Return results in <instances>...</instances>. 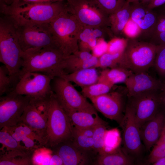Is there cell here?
<instances>
[{"instance_id": "f6af8a7d", "label": "cell", "mask_w": 165, "mask_h": 165, "mask_svg": "<svg viewBox=\"0 0 165 165\" xmlns=\"http://www.w3.org/2000/svg\"><path fill=\"white\" fill-rule=\"evenodd\" d=\"M154 165H165V157L162 158L154 163Z\"/></svg>"}, {"instance_id": "ba28073f", "label": "cell", "mask_w": 165, "mask_h": 165, "mask_svg": "<svg viewBox=\"0 0 165 165\" xmlns=\"http://www.w3.org/2000/svg\"><path fill=\"white\" fill-rule=\"evenodd\" d=\"M68 11L83 26L110 27L109 15L94 0H68Z\"/></svg>"}, {"instance_id": "681fc988", "label": "cell", "mask_w": 165, "mask_h": 165, "mask_svg": "<svg viewBox=\"0 0 165 165\" xmlns=\"http://www.w3.org/2000/svg\"><path fill=\"white\" fill-rule=\"evenodd\" d=\"M162 88L165 89V82L163 84V86Z\"/></svg>"}, {"instance_id": "ac0fdd59", "label": "cell", "mask_w": 165, "mask_h": 165, "mask_svg": "<svg viewBox=\"0 0 165 165\" xmlns=\"http://www.w3.org/2000/svg\"><path fill=\"white\" fill-rule=\"evenodd\" d=\"M158 14L140 1L130 3V19L138 27L141 34L148 37L156 22Z\"/></svg>"}, {"instance_id": "44dd1931", "label": "cell", "mask_w": 165, "mask_h": 165, "mask_svg": "<svg viewBox=\"0 0 165 165\" xmlns=\"http://www.w3.org/2000/svg\"><path fill=\"white\" fill-rule=\"evenodd\" d=\"M98 61V58L90 52L79 50L66 57L64 70L66 75L82 69L97 68Z\"/></svg>"}, {"instance_id": "1f68e13d", "label": "cell", "mask_w": 165, "mask_h": 165, "mask_svg": "<svg viewBox=\"0 0 165 165\" xmlns=\"http://www.w3.org/2000/svg\"><path fill=\"white\" fill-rule=\"evenodd\" d=\"M0 143L2 145L0 151L31 150L21 145L9 132L3 128L0 131Z\"/></svg>"}, {"instance_id": "8992f818", "label": "cell", "mask_w": 165, "mask_h": 165, "mask_svg": "<svg viewBox=\"0 0 165 165\" xmlns=\"http://www.w3.org/2000/svg\"><path fill=\"white\" fill-rule=\"evenodd\" d=\"M72 126L66 112L52 91L49 96L45 147L51 148L72 138Z\"/></svg>"}, {"instance_id": "30bf717a", "label": "cell", "mask_w": 165, "mask_h": 165, "mask_svg": "<svg viewBox=\"0 0 165 165\" xmlns=\"http://www.w3.org/2000/svg\"><path fill=\"white\" fill-rule=\"evenodd\" d=\"M50 94L45 97L31 98L19 123L25 124L38 134L44 141L45 145Z\"/></svg>"}, {"instance_id": "9a60e30c", "label": "cell", "mask_w": 165, "mask_h": 165, "mask_svg": "<svg viewBox=\"0 0 165 165\" xmlns=\"http://www.w3.org/2000/svg\"><path fill=\"white\" fill-rule=\"evenodd\" d=\"M90 100L96 110L106 118L120 124L124 116L123 97L121 93L109 92Z\"/></svg>"}, {"instance_id": "74e56055", "label": "cell", "mask_w": 165, "mask_h": 165, "mask_svg": "<svg viewBox=\"0 0 165 165\" xmlns=\"http://www.w3.org/2000/svg\"><path fill=\"white\" fill-rule=\"evenodd\" d=\"M100 8L109 16L121 8L126 0H94Z\"/></svg>"}, {"instance_id": "603a6c76", "label": "cell", "mask_w": 165, "mask_h": 165, "mask_svg": "<svg viewBox=\"0 0 165 165\" xmlns=\"http://www.w3.org/2000/svg\"><path fill=\"white\" fill-rule=\"evenodd\" d=\"M110 29L114 36H119L124 32L130 19V3L126 1L124 5L109 16Z\"/></svg>"}, {"instance_id": "5b68a950", "label": "cell", "mask_w": 165, "mask_h": 165, "mask_svg": "<svg viewBox=\"0 0 165 165\" xmlns=\"http://www.w3.org/2000/svg\"><path fill=\"white\" fill-rule=\"evenodd\" d=\"M50 24L59 49L66 57L79 50V37L83 26L67 8Z\"/></svg>"}, {"instance_id": "8d00e7d4", "label": "cell", "mask_w": 165, "mask_h": 165, "mask_svg": "<svg viewBox=\"0 0 165 165\" xmlns=\"http://www.w3.org/2000/svg\"><path fill=\"white\" fill-rule=\"evenodd\" d=\"M52 153L50 148L44 146L37 149L32 156L33 165H50Z\"/></svg>"}, {"instance_id": "d6a6232c", "label": "cell", "mask_w": 165, "mask_h": 165, "mask_svg": "<svg viewBox=\"0 0 165 165\" xmlns=\"http://www.w3.org/2000/svg\"><path fill=\"white\" fill-rule=\"evenodd\" d=\"M4 128L13 131L20 136L31 137L35 140L41 147L45 146V142L39 135L23 123H19L15 126Z\"/></svg>"}, {"instance_id": "ee69618b", "label": "cell", "mask_w": 165, "mask_h": 165, "mask_svg": "<svg viewBox=\"0 0 165 165\" xmlns=\"http://www.w3.org/2000/svg\"><path fill=\"white\" fill-rule=\"evenodd\" d=\"M160 107L165 112V89L162 88L161 92L159 94Z\"/></svg>"}, {"instance_id": "bcb514c9", "label": "cell", "mask_w": 165, "mask_h": 165, "mask_svg": "<svg viewBox=\"0 0 165 165\" xmlns=\"http://www.w3.org/2000/svg\"><path fill=\"white\" fill-rule=\"evenodd\" d=\"M152 0H140V2L144 4L148 5Z\"/></svg>"}, {"instance_id": "7dc6e473", "label": "cell", "mask_w": 165, "mask_h": 165, "mask_svg": "<svg viewBox=\"0 0 165 165\" xmlns=\"http://www.w3.org/2000/svg\"><path fill=\"white\" fill-rule=\"evenodd\" d=\"M140 0H126V1L130 3L140 1Z\"/></svg>"}, {"instance_id": "4fadbf2b", "label": "cell", "mask_w": 165, "mask_h": 165, "mask_svg": "<svg viewBox=\"0 0 165 165\" xmlns=\"http://www.w3.org/2000/svg\"><path fill=\"white\" fill-rule=\"evenodd\" d=\"M53 79L44 74L36 72L24 73L17 83L15 91L31 98L49 96L52 91L51 83Z\"/></svg>"}, {"instance_id": "4316f807", "label": "cell", "mask_w": 165, "mask_h": 165, "mask_svg": "<svg viewBox=\"0 0 165 165\" xmlns=\"http://www.w3.org/2000/svg\"><path fill=\"white\" fill-rule=\"evenodd\" d=\"M94 128H78L72 127L71 140L75 145L81 149L97 155L93 149Z\"/></svg>"}, {"instance_id": "c3c4849f", "label": "cell", "mask_w": 165, "mask_h": 165, "mask_svg": "<svg viewBox=\"0 0 165 165\" xmlns=\"http://www.w3.org/2000/svg\"><path fill=\"white\" fill-rule=\"evenodd\" d=\"M164 6L163 7V13H165V4H164Z\"/></svg>"}, {"instance_id": "8fae6325", "label": "cell", "mask_w": 165, "mask_h": 165, "mask_svg": "<svg viewBox=\"0 0 165 165\" xmlns=\"http://www.w3.org/2000/svg\"><path fill=\"white\" fill-rule=\"evenodd\" d=\"M31 98L18 94L15 90L0 96V130L18 124Z\"/></svg>"}, {"instance_id": "ffe728a7", "label": "cell", "mask_w": 165, "mask_h": 165, "mask_svg": "<svg viewBox=\"0 0 165 165\" xmlns=\"http://www.w3.org/2000/svg\"><path fill=\"white\" fill-rule=\"evenodd\" d=\"M114 36L108 28L83 26L79 37V50L90 52L96 46L99 39L111 38Z\"/></svg>"}, {"instance_id": "277c9868", "label": "cell", "mask_w": 165, "mask_h": 165, "mask_svg": "<svg viewBox=\"0 0 165 165\" xmlns=\"http://www.w3.org/2000/svg\"><path fill=\"white\" fill-rule=\"evenodd\" d=\"M157 45L136 38L126 41L118 66L127 68L133 73L146 72L154 65Z\"/></svg>"}, {"instance_id": "d6986e66", "label": "cell", "mask_w": 165, "mask_h": 165, "mask_svg": "<svg viewBox=\"0 0 165 165\" xmlns=\"http://www.w3.org/2000/svg\"><path fill=\"white\" fill-rule=\"evenodd\" d=\"M165 126V112L160 109L152 118L140 127V134L146 150L149 151L159 138Z\"/></svg>"}, {"instance_id": "2e32d148", "label": "cell", "mask_w": 165, "mask_h": 165, "mask_svg": "<svg viewBox=\"0 0 165 165\" xmlns=\"http://www.w3.org/2000/svg\"><path fill=\"white\" fill-rule=\"evenodd\" d=\"M50 148L61 158L64 165H93L97 156L81 149L71 139L61 142Z\"/></svg>"}, {"instance_id": "d590c367", "label": "cell", "mask_w": 165, "mask_h": 165, "mask_svg": "<svg viewBox=\"0 0 165 165\" xmlns=\"http://www.w3.org/2000/svg\"><path fill=\"white\" fill-rule=\"evenodd\" d=\"M15 90L9 71L4 65L0 67V96Z\"/></svg>"}, {"instance_id": "83f0119b", "label": "cell", "mask_w": 165, "mask_h": 165, "mask_svg": "<svg viewBox=\"0 0 165 165\" xmlns=\"http://www.w3.org/2000/svg\"><path fill=\"white\" fill-rule=\"evenodd\" d=\"M130 70L120 66L105 69L99 75L98 82L106 83L113 86L115 84L125 83L133 73Z\"/></svg>"}, {"instance_id": "52a82bcc", "label": "cell", "mask_w": 165, "mask_h": 165, "mask_svg": "<svg viewBox=\"0 0 165 165\" xmlns=\"http://www.w3.org/2000/svg\"><path fill=\"white\" fill-rule=\"evenodd\" d=\"M16 28L23 51L46 47L60 49L50 23H29Z\"/></svg>"}, {"instance_id": "6da1fadb", "label": "cell", "mask_w": 165, "mask_h": 165, "mask_svg": "<svg viewBox=\"0 0 165 165\" xmlns=\"http://www.w3.org/2000/svg\"><path fill=\"white\" fill-rule=\"evenodd\" d=\"M67 8V1L31 3L19 1L7 4L0 0L1 13L16 27L29 23H49Z\"/></svg>"}, {"instance_id": "4dcf8cb0", "label": "cell", "mask_w": 165, "mask_h": 165, "mask_svg": "<svg viewBox=\"0 0 165 165\" xmlns=\"http://www.w3.org/2000/svg\"><path fill=\"white\" fill-rule=\"evenodd\" d=\"M113 86L106 83L97 82L82 88V92L85 97L90 99L110 92Z\"/></svg>"}, {"instance_id": "d4e9b609", "label": "cell", "mask_w": 165, "mask_h": 165, "mask_svg": "<svg viewBox=\"0 0 165 165\" xmlns=\"http://www.w3.org/2000/svg\"><path fill=\"white\" fill-rule=\"evenodd\" d=\"M134 159L125 153L120 147L112 152L97 154L93 165H134L135 163Z\"/></svg>"}, {"instance_id": "7a4b0ae2", "label": "cell", "mask_w": 165, "mask_h": 165, "mask_svg": "<svg viewBox=\"0 0 165 165\" xmlns=\"http://www.w3.org/2000/svg\"><path fill=\"white\" fill-rule=\"evenodd\" d=\"M21 57V77L28 72L42 73L53 79L65 75L64 65L66 57L59 49L49 47L30 49L22 51Z\"/></svg>"}, {"instance_id": "7c38bea8", "label": "cell", "mask_w": 165, "mask_h": 165, "mask_svg": "<svg viewBox=\"0 0 165 165\" xmlns=\"http://www.w3.org/2000/svg\"><path fill=\"white\" fill-rule=\"evenodd\" d=\"M119 125L123 132V150L134 159L139 158L143 152L140 127L135 121L133 110L128 104Z\"/></svg>"}, {"instance_id": "cb8c5ba5", "label": "cell", "mask_w": 165, "mask_h": 165, "mask_svg": "<svg viewBox=\"0 0 165 165\" xmlns=\"http://www.w3.org/2000/svg\"><path fill=\"white\" fill-rule=\"evenodd\" d=\"M35 151H0V165H31Z\"/></svg>"}, {"instance_id": "60d3db41", "label": "cell", "mask_w": 165, "mask_h": 165, "mask_svg": "<svg viewBox=\"0 0 165 165\" xmlns=\"http://www.w3.org/2000/svg\"><path fill=\"white\" fill-rule=\"evenodd\" d=\"M7 4L17 1H23L31 3H44L58 1H67L68 0H0Z\"/></svg>"}, {"instance_id": "f35d334b", "label": "cell", "mask_w": 165, "mask_h": 165, "mask_svg": "<svg viewBox=\"0 0 165 165\" xmlns=\"http://www.w3.org/2000/svg\"><path fill=\"white\" fill-rule=\"evenodd\" d=\"M153 66L159 75L165 76V44L157 45Z\"/></svg>"}, {"instance_id": "7402d4cb", "label": "cell", "mask_w": 165, "mask_h": 165, "mask_svg": "<svg viewBox=\"0 0 165 165\" xmlns=\"http://www.w3.org/2000/svg\"><path fill=\"white\" fill-rule=\"evenodd\" d=\"M65 112L72 127L76 128H92L101 124L108 125L107 122L100 117L96 111L70 110Z\"/></svg>"}, {"instance_id": "3957f363", "label": "cell", "mask_w": 165, "mask_h": 165, "mask_svg": "<svg viewBox=\"0 0 165 165\" xmlns=\"http://www.w3.org/2000/svg\"><path fill=\"white\" fill-rule=\"evenodd\" d=\"M22 51L14 25L7 17H1L0 61L8 69L14 85L21 77Z\"/></svg>"}, {"instance_id": "f546056e", "label": "cell", "mask_w": 165, "mask_h": 165, "mask_svg": "<svg viewBox=\"0 0 165 165\" xmlns=\"http://www.w3.org/2000/svg\"><path fill=\"white\" fill-rule=\"evenodd\" d=\"M148 38L149 41L156 45L165 44V13L158 15L155 25Z\"/></svg>"}, {"instance_id": "ab89813d", "label": "cell", "mask_w": 165, "mask_h": 165, "mask_svg": "<svg viewBox=\"0 0 165 165\" xmlns=\"http://www.w3.org/2000/svg\"><path fill=\"white\" fill-rule=\"evenodd\" d=\"M165 157V142H157L148 156L147 162L152 164L158 160Z\"/></svg>"}, {"instance_id": "484cf974", "label": "cell", "mask_w": 165, "mask_h": 165, "mask_svg": "<svg viewBox=\"0 0 165 165\" xmlns=\"http://www.w3.org/2000/svg\"><path fill=\"white\" fill-rule=\"evenodd\" d=\"M96 68H91L78 70L61 77L82 88L98 82L99 75Z\"/></svg>"}, {"instance_id": "f1b7e54d", "label": "cell", "mask_w": 165, "mask_h": 165, "mask_svg": "<svg viewBox=\"0 0 165 165\" xmlns=\"http://www.w3.org/2000/svg\"><path fill=\"white\" fill-rule=\"evenodd\" d=\"M122 141L120 132L117 128L107 129L104 137V154L112 152L116 150L120 147Z\"/></svg>"}, {"instance_id": "9c48e42d", "label": "cell", "mask_w": 165, "mask_h": 165, "mask_svg": "<svg viewBox=\"0 0 165 165\" xmlns=\"http://www.w3.org/2000/svg\"><path fill=\"white\" fill-rule=\"evenodd\" d=\"M51 85L52 91L65 111L70 110L96 111L93 105L71 82L57 77L52 80Z\"/></svg>"}, {"instance_id": "e575fe53", "label": "cell", "mask_w": 165, "mask_h": 165, "mask_svg": "<svg viewBox=\"0 0 165 165\" xmlns=\"http://www.w3.org/2000/svg\"><path fill=\"white\" fill-rule=\"evenodd\" d=\"M122 53H105L98 58L97 68H112L118 66Z\"/></svg>"}, {"instance_id": "7bdbcfd3", "label": "cell", "mask_w": 165, "mask_h": 165, "mask_svg": "<svg viewBox=\"0 0 165 165\" xmlns=\"http://www.w3.org/2000/svg\"><path fill=\"white\" fill-rule=\"evenodd\" d=\"M164 4L165 0H152L147 6L149 8L153 9Z\"/></svg>"}, {"instance_id": "e0dca14e", "label": "cell", "mask_w": 165, "mask_h": 165, "mask_svg": "<svg viewBox=\"0 0 165 165\" xmlns=\"http://www.w3.org/2000/svg\"><path fill=\"white\" fill-rule=\"evenodd\" d=\"M128 97L146 92L158 91L163 84L146 72L133 73L125 82Z\"/></svg>"}, {"instance_id": "836d02e7", "label": "cell", "mask_w": 165, "mask_h": 165, "mask_svg": "<svg viewBox=\"0 0 165 165\" xmlns=\"http://www.w3.org/2000/svg\"><path fill=\"white\" fill-rule=\"evenodd\" d=\"M107 125L105 124L99 125L94 128L93 149L97 155L104 154V137L105 131L107 129Z\"/></svg>"}, {"instance_id": "b9f144b4", "label": "cell", "mask_w": 165, "mask_h": 165, "mask_svg": "<svg viewBox=\"0 0 165 165\" xmlns=\"http://www.w3.org/2000/svg\"><path fill=\"white\" fill-rule=\"evenodd\" d=\"M50 165H64V163L62 160L59 156L53 152Z\"/></svg>"}, {"instance_id": "5bb4252c", "label": "cell", "mask_w": 165, "mask_h": 165, "mask_svg": "<svg viewBox=\"0 0 165 165\" xmlns=\"http://www.w3.org/2000/svg\"><path fill=\"white\" fill-rule=\"evenodd\" d=\"M158 91H150L128 97L135 121L140 127L153 117L160 109Z\"/></svg>"}]
</instances>
